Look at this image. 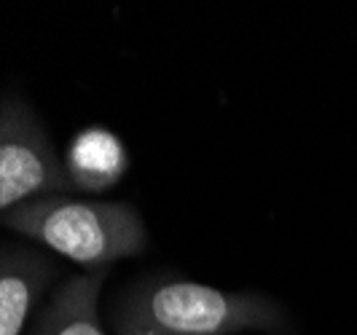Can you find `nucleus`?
I'll use <instances>...</instances> for the list:
<instances>
[{
    "instance_id": "f257e3e1",
    "label": "nucleus",
    "mask_w": 357,
    "mask_h": 335,
    "mask_svg": "<svg viewBox=\"0 0 357 335\" xmlns=\"http://www.w3.org/2000/svg\"><path fill=\"white\" fill-rule=\"evenodd\" d=\"M116 335H285L290 319L277 300L180 276L126 284L110 311Z\"/></svg>"
},
{
    "instance_id": "20e7f679",
    "label": "nucleus",
    "mask_w": 357,
    "mask_h": 335,
    "mask_svg": "<svg viewBox=\"0 0 357 335\" xmlns=\"http://www.w3.org/2000/svg\"><path fill=\"white\" fill-rule=\"evenodd\" d=\"M56 276L43 252L19 244L0 247V335H22Z\"/></svg>"
},
{
    "instance_id": "39448f33",
    "label": "nucleus",
    "mask_w": 357,
    "mask_h": 335,
    "mask_svg": "<svg viewBox=\"0 0 357 335\" xmlns=\"http://www.w3.org/2000/svg\"><path fill=\"white\" fill-rule=\"evenodd\" d=\"M107 271L75 274L38 309L27 335H107L100 319V293Z\"/></svg>"
},
{
    "instance_id": "423d86ee",
    "label": "nucleus",
    "mask_w": 357,
    "mask_h": 335,
    "mask_svg": "<svg viewBox=\"0 0 357 335\" xmlns=\"http://www.w3.org/2000/svg\"><path fill=\"white\" fill-rule=\"evenodd\" d=\"M129 169V153L116 132L105 126L81 129L65 153V172L75 191L105 194Z\"/></svg>"
},
{
    "instance_id": "f03ea898",
    "label": "nucleus",
    "mask_w": 357,
    "mask_h": 335,
    "mask_svg": "<svg viewBox=\"0 0 357 335\" xmlns=\"http://www.w3.org/2000/svg\"><path fill=\"white\" fill-rule=\"evenodd\" d=\"M0 226L86 271H110L113 263L148 249L143 217L126 201L43 196L6 212Z\"/></svg>"
},
{
    "instance_id": "7ed1b4c3",
    "label": "nucleus",
    "mask_w": 357,
    "mask_h": 335,
    "mask_svg": "<svg viewBox=\"0 0 357 335\" xmlns=\"http://www.w3.org/2000/svg\"><path fill=\"white\" fill-rule=\"evenodd\" d=\"M70 191L65 161L33 105L17 91H6L0 97V217L33 198Z\"/></svg>"
}]
</instances>
